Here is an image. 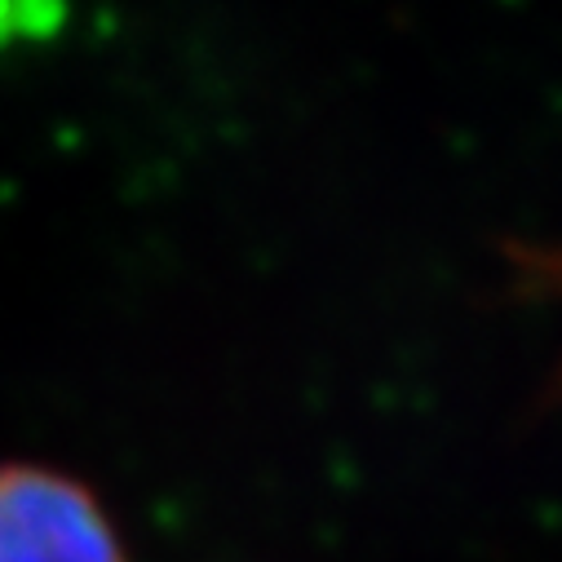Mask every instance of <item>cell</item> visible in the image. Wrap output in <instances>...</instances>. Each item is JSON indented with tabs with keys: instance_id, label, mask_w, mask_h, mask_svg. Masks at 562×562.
I'll return each instance as SVG.
<instances>
[{
	"instance_id": "1",
	"label": "cell",
	"mask_w": 562,
	"mask_h": 562,
	"mask_svg": "<svg viewBox=\"0 0 562 562\" xmlns=\"http://www.w3.org/2000/svg\"><path fill=\"white\" fill-rule=\"evenodd\" d=\"M0 562H124L115 527L67 474L0 465Z\"/></svg>"
},
{
	"instance_id": "2",
	"label": "cell",
	"mask_w": 562,
	"mask_h": 562,
	"mask_svg": "<svg viewBox=\"0 0 562 562\" xmlns=\"http://www.w3.org/2000/svg\"><path fill=\"white\" fill-rule=\"evenodd\" d=\"M32 10H36V5H32ZM32 10H27V0H0V32L14 27V23L32 27Z\"/></svg>"
}]
</instances>
